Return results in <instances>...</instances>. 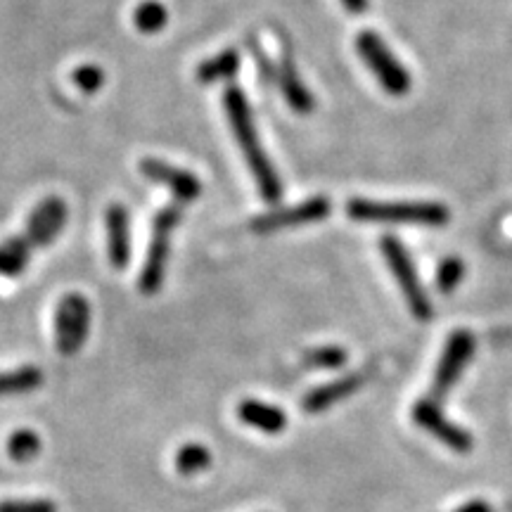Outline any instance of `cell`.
<instances>
[{"instance_id": "cell-1", "label": "cell", "mask_w": 512, "mask_h": 512, "mask_svg": "<svg viewBox=\"0 0 512 512\" xmlns=\"http://www.w3.org/2000/svg\"><path fill=\"white\" fill-rule=\"evenodd\" d=\"M223 107H226L228 124L233 128L235 140H238L242 157L252 171L256 188H259L261 197L266 202H278L280 195H283V183H280L278 171L268 159L264 145H261L259 133H256L254 119H252V107L245 98V93L240 91L238 86H230L226 93H223Z\"/></svg>"}, {"instance_id": "cell-2", "label": "cell", "mask_w": 512, "mask_h": 512, "mask_svg": "<svg viewBox=\"0 0 512 512\" xmlns=\"http://www.w3.org/2000/svg\"><path fill=\"white\" fill-rule=\"evenodd\" d=\"M349 216L354 221L382 223H425V226H444L451 219L444 204L437 202H373L351 200Z\"/></svg>"}, {"instance_id": "cell-3", "label": "cell", "mask_w": 512, "mask_h": 512, "mask_svg": "<svg viewBox=\"0 0 512 512\" xmlns=\"http://www.w3.org/2000/svg\"><path fill=\"white\" fill-rule=\"evenodd\" d=\"M181 216L183 209L178 204H169V207L159 209L155 221H152L150 247H147L143 271H140V292L143 294H157L162 290L166 261L171 254V238L181 223Z\"/></svg>"}, {"instance_id": "cell-4", "label": "cell", "mask_w": 512, "mask_h": 512, "mask_svg": "<svg viewBox=\"0 0 512 512\" xmlns=\"http://www.w3.org/2000/svg\"><path fill=\"white\" fill-rule=\"evenodd\" d=\"M356 50L361 60L368 64L370 72L375 74V79L382 83L384 91L399 95V98L411 91V74L396 60L392 50L387 48V43L375 31H361L356 36Z\"/></svg>"}, {"instance_id": "cell-5", "label": "cell", "mask_w": 512, "mask_h": 512, "mask_svg": "<svg viewBox=\"0 0 512 512\" xmlns=\"http://www.w3.org/2000/svg\"><path fill=\"white\" fill-rule=\"evenodd\" d=\"M91 330V306L83 294H64L55 309V347L62 356L81 351Z\"/></svg>"}, {"instance_id": "cell-6", "label": "cell", "mask_w": 512, "mask_h": 512, "mask_svg": "<svg viewBox=\"0 0 512 512\" xmlns=\"http://www.w3.org/2000/svg\"><path fill=\"white\" fill-rule=\"evenodd\" d=\"M382 254H384V259H387L389 268H392L396 283H399L403 297H406L408 306H411L413 316L420 320L432 318L430 297H427V292L422 290L420 275H418V271H415L411 256H408V252L403 249L401 242L396 238H384Z\"/></svg>"}, {"instance_id": "cell-7", "label": "cell", "mask_w": 512, "mask_h": 512, "mask_svg": "<svg viewBox=\"0 0 512 512\" xmlns=\"http://www.w3.org/2000/svg\"><path fill=\"white\" fill-rule=\"evenodd\" d=\"M67 204L62 197H46L31 209L27 219V230H24V240L29 242L31 249H43L50 242L60 238L64 223H67Z\"/></svg>"}, {"instance_id": "cell-8", "label": "cell", "mask_w": 512, "mask_h": 512, "mask_svg": "<svg viewBox=\"0 0 512 512\" xmlns=\"http://www.w3.org/2000/svg\"><path fill=\"white\" fill-rule=\"evenodd\" d=\"M472 351H475V337L470 335L467 330H458L448 337L444 356H441L437 373H434V382H432V396L430 399H441L453 384L458 382L460 373H463L467 361H470Z\"/></svg>"}, {"instance_id": "cell-9", "label": "cell", "mask_w": 512, "mask_h": 512, "mask_svg": "<svg viewBox=\"0 0 512 512\" xmlns=\"http://www.w3.org/2000/svg\"><path fill=\"white\" fill-rule=\"evenodd\" d=\"M330 216V200L328 197H311L302 204H294L290 209H278L271 214L254 219V233H278V230L304 226V223H316Z\"/></svg>"}, {"instance_id": "cell-10", "label": "cell", "mask_w": 512, "mask_h": 512, "mask_svg": "<svg viewBox=\"0 0 512 512\" xmlns=\"http://www.w3.org/2000/svg\"><path fill=\"white\" fill-rule=\"evenodd\" d=\"M413 422L415 425H420L422 430L430 432L432 437H437L441 444L453 448V451L465 453L475 446V441H472V437L463 430V427L453 425V422H448L444 418V413H441V408L437 406V401L434 399H422L415 403Z\"/></svg>"}, {"instance_id": "cell-11", "label": "cell", "mask_w": 512, "mask_h": 512, "mask_svg": "<svg viewBox=\"0 0 512 512\" xmlns=\"http://www.w3.org/2000/svg\"><path fill=\"white\" fill-rule=\"evenodd\" d=\"M140 174H143L147 181L164 185L174 192V197L178 202H195L197 197L202 195V183L200 178L190 171L178 169V166L162 162V159L147 157L140 162Z\"/></svg>"}, {"instance_id": "cell-12", "label": "cell", "mask_w": 512, "mask_h": 512, "mask_svg": "<svg viewBox=\"0 0 512 512\" xmlns=\"http://www.w3.org/2000/svg\"><path fill=\"white\" fill-rule=\"evenodd\" d=\"M107 256L117 271H124L131 261V219L124 204L114 202L107 207Z\"/></svg>"}, {"instance_id": "cell-13", "label": "cell", "mask_w": 512, "mask_h": 512, "mask_svg": "<svg viewBox=\"0 0 512 512\" xmlns=\"http://www.w3.org/2000/svg\"><path fill=\"white\" fill-rule=\"evenodd\" d=\"M361 384H363V377L361 375H349V377H342V380L323 384V387L313 389L311 394L304 396L302 408H304L306 413L328 411V408L335 406L337 401L347 399L349 394H354L356 389H361Z\"/></svg>"}, {"instance_id": "cell-14", "label": "cell", "mask_w": 512, "mask_h": 512, "mask_svg": "<svg viewBox=\"0 0 512 512\" xmlns=\"http://www.w3.org/2000/svg\"><path fill=\"white\" fill-rule=\"evenodd\" d=\"M238 418L266 434H280L287 427V415L280 408L261 401H242L238 406Z\"/></svg>"}, {"instance_id": "cell-15", "label": "cell", "mask_w": 512, "mask_h": 512, "mask_svg": "<svg viewBox=\"0 0 512 512\" xmlns=\"http://www.w3.org/2000/svg\"><path fill=\"white\" fill-rule=\"evenodd\" d=\"M278 83H280V91H283V95H285L287 105H290L294 112H297V114H309L313 110V95H311V91L304 86V81L299 79L297 69H294L287 60L280 64Z\"/></svg>"}, {"instance_id": "cell-16", "label": "cell", "mask_w": 512, "mask_h": 512, "mask_svg": "<svg viewBox=\"0 0 512 512\" xmlns=\"http://www.w3.org/2000/svg\"><path fill=\"white\" fill-rule=\"evenodd\" d=\"M240 69V53L235 48L223 50V53L209 57L204 60L200 67H197V81L202 86H211V83H219V81H230Z\"/></svg>"}, {"instance_id": "cell-17", "label": "cell", "mask_w": 512, "mask_h": 512, "mask_svg": "<svg viewBox=\"0 0 512 512\" xmlns=\"http://www.w3.org/2000/svg\"><path fill=\"white\" fill-rule=\"evenodd\" d=\"M31 245L24 238H10L0 242V275H22L29 264Z\"/></svg>"}, {"instance_id": "cell-18", "label": "cell", "mask_w": 512, "mask_h": 512, "mask_svg": "<svg viewBox=\"0 0 512 512\" xmlns=\"http://www.w3.org/2000/svg\"><path fill=\"white\" fill-rule=\"evenodd\" d=\"M169 22V10L159 0H143L133 12V24L140 34H159Z\"/></svg>"}, {"instance_id": "cell-19", "label": "cell", "mask_w": 512, "mask_h": 512, "mask_svg": "<svg viewBox=\"0 0 512 512\" xmlns=\"http://www.w3.org/2000/svg\"><path fill=\"white\" fill-rule=\"evenodd\" d=\"M43 373L38 368H19L10 370V373H0V396L5 394H22L31 392V389L41 387Z\"/></svg>"}, {"instance_id": "cell-20", "label": "cell", "mask_w": 512, "mask_h": 512, "mask_svg": "<svg viewBox=\"0 0 512 512\" xmlns=\"http://www.w3.org/2000/svg\"><path fill=\"white\" fill-rule=\"evenodd\" d=\"M211 465V453L202 444H185L176 456V467L183 475H197Z\"/></svg>"}, {"instance_id": "cell-21", "label": "cell", "mask_w": 512, "mask_h": 512, "mask_svg": "<svg viewBox=\"0 0 512 512\" xmlns=\"http://www.w3.org/2000/svg\"><path fill=\"white\" fill-rule=\"evenodd\" d=\"M8 451H10L12 460L27 463V460H31L38 451H41V439H38L36 434L29 432V430L15 432V434H12L10 444H8Z\"/></svg>"}, {"instance_id": "cell-22", "label": "cell", "mask_w": 512, "mask_h": 512, "mask_svg": "<svg viewBox=\"0 0 512 512\" xmlns=\"http://www.w3.org/2000/svg\"><path fill=\"white\" fill-rule=\"evenodd\" d=\"M72 81L83 93H98L105 86V72L98 64H81L72 72Z\"/></svg>"}, {"instance_id": "cell-23", "label": "cell", "mask_w": 512, "mask_h": 512, "mask_svg": "<svg viewBox=\"0 0 512 512\" xmlns=\"http://www.w3.org/2000/svg\"><path fill=\"white\" fill-rule=\"evenodd\" d=\"M463 261L460 259H446L444 264L439 266V273H437V287L444 294H448V292H453L458 287V283L460 280H463Z\"/></svg>"}, {"instance_id": "cell-24", "label": "cell", "mask_w": 512, "mask_h": 512, "mask_svg": "<svg viewBox=\"0 0 512 512\" xmlns=\"http://www.w3.org/2000/svg\"><path fill=\"white\" fill-rule=\"evenodd\" d=\"M344 361H347V351L339 347H323L306 356V363L313 368H342Z\"/></svg>"}, {"instance_id": "cell-25", "label": "cell", "mask_w": 512, "mask_h": 512, "mask_svg": "<svg viewBox=\"0 0 512 512\" xmlns=\"http://www.w3.org/2000/svg\"><path fill=\"white\" fill-rule=\"evenodd\" d=\"M0 512H57V508L55 503L38 498V501H5L0 503Z\"/></svg>"}, {"instance_id": "cell-26", "label": "cell", "mask_w": 512, "mask_h": 512, "mask_svg": "<svg viewBox=\"0 0 512 512\" xmlns=\"http://www.w3.org/2000/svg\"><path fill=\"white\" fill-rule=\"evenodd\" d=\"M342 5L354 15H361V12L368 10V0H342Z\"/></svg>"}, {"instance_id": "cell-27", "label": "cell", "mask_w": 512, "mask_h": 512, "mask_svg": "<svg viewBox=\"0 0 512 512\" xmlns=\"http://www.w3.org/2000/svg\"><path fill=\"white\" fill-rule=\"evenodd\" d=\"M456 512H491V508L484 501H470L465 503L463 508H458Z\"/></svg>"}]
</instances>
